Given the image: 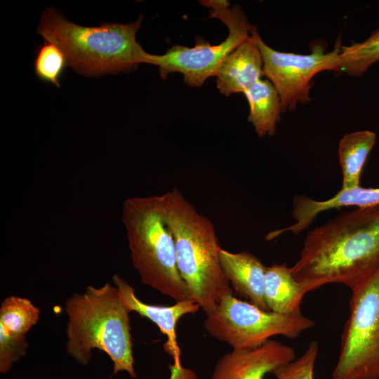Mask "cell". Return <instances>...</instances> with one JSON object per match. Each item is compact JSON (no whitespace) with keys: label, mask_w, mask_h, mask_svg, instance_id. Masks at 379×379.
Returning <instances> with one entry per match:
<instances>
[{"label":"cell","mask_w":379,"mask_h":379,"mask_svg":"<svg viewBox=\"0 0 379 379\" xmlns=\"http://www.w3.org/2000/svg\"><path fill=\"white\" fill-rule=\"evenodd\" d=\"M379 266V206L343 212L306 236L293 277L309 292L328 284L352 291Z\"/></svg>","instance_id":"obj_1"},{"label":"cell","mask_w":379,"mask_h":379,"mask_svg":"<svg viewBox=\"0 0 379 379\" xmlns=\"http://www.w3.org/2000/svg\"><path fill=\"white\" fill-rule=\"evenodd\" d=\"M161 197L162 214L175 242L177 266L190 299L208 314L221 299L233 294L220 262L213 224L177 189Z\"/></svg>","instance_id":"obj_2"},{"label":"cell","mask_w":379,"mask_h":379,"mask_svg":"<svg viewBox=\"0 0 379 379\" xmlns=\"http://www.w3.org/2000/svg\"><path fill=\"white\" fill-rule=\"evenodd\" d=\"M68 316L66 350L81 365H87L92 350L104 351L113 362V373L127 372L136 377L129 313L116 286L86 287L65 304Z\"/></svg>","instance_id":"obj_3"},{"label":"cell","mask_w":379,"mask_h":379,"mask_svg":"<svg viewBox=\"0 0 379 379\" xmlns=\"http://www.w3.org/2000/svg\"><path fill=\"white\" fill-rule=\"evenodd\" d=\"M142 19L140 15L128 24L84 27L47 8L37 32L62 49L68 66L77 72L87 77L100 76L133 71L142 63L145 51L135 39Z\"/></svg>","instance_id":"obj_4"},{"label":"cell","mask_w":379,"mask_h":379,"mask_svg":"<svg viewBox=\"0 0 379 379\" xmlns=\"http://www.w3.org/2000/svg\"><path fill=\"white\" fill-rule=\"evenodd\" d=\"M122 220L132 264L142 283L175 302L191 300L178 269L175 242L163 217L161 195L127 199Z\"/></svg>","instance_id":"obj_5"},{"label":"cell","mask_w":379,"mask_h":379,"mask_svg":"<svg viewBox=\"0 0 379 379\" xmlns=\"http://www.w3.org/2000/svg\"><path fill=\"white\" fill-rule=\"evenodd\" d=\"M200 4L209 8L211 16L227 27L228 35L224 41L213 45L199 38L194 47L176 45L163 55L145 51L142 58V63L157 66L163 79L173 72L182 74L184 81L191 87H200L208 78L216 76L225 59L251 36L253 27L238 5L230 6L225 0L201 1Z\"/></svg>","instance_id":"obj_6"},{"label":"cell","mask_w":379,"mask_h":379,"mask_svg":"<svg viewBox=\"0 0 379 379\" xmlns=\"http://www.w3.org/2000/svg\"><path fill=\"white\" fill-rule=\"evenodd\" d=\"M331 379H379V266L352 290Z\"/></svg>","instance_id":"obj_7"},{"label":"cell","mask_w":379,"mask_h":379,"mask_svg":"<svg viewBox=\"0 0 379 379\" xmlns=\"http://www.w3.org/2000/svg\"><path fill=\"white\" fill-rule=\"evenodd\" d=\"M314 326V321L301 312L264 310L234 294L224 296L204 322V329L211 337L233 349L255 348L275 335L295 338Z\"/></svg>","instance_id":"obj_8"},{"label":"cell","mask_w":379,"mask_h":379,"mask_svg":"<svg viewBox=\"0 0 379 379\" xmlns=\"http://www.w3.org/2000/svg\"><path fill=\"white\" fill-rule=\"evenodd\" d=\"M251 33L262 54L264 74L277 91L283 112L294 110L298 103L310 101L311 80L317 74L339 72L340 41L331 52L326 53L321 44H317L311 53L302 55L272 48L263 41L254 26Z\"/></svg>","instance_id":"obj_9"},{"label":"cell","mask_w":379,"mask_h":379,"mask_svg":"<svg viewBox=\"0 0 379 379\" xmlns=\"http://www.w3.org/2000/svg\"><path fill=\"white\" fill-rule=\"evenodd\" d=\"M295 359L293 348L270 339L251 349H233L217 361L209 379H265Z\"/></svg>","instance_id":"obj_10"},{"label":"cell","mask_w":379,"mask_h":379,"mask_svg":"<svg viewBox=\"0 0 379 379\" xmlns=\"http://www.w3.org/2000/svg\"><path fill=\"white\" fill-rule=\"evenodd\" d=\"M112 280L114 286L120 291L130 311L136 312L141 317L152 321L158 326L161 333L166 336L164 350L172 357V365L177 368H181L182 366L175 332L176 325L182 316L196 314L201 309L199 305L191 300L178 301L171 306L147 304L137 297L134 288L126 280L118 274H114Z\"/></svg>","instance_id":"obj_11"},{"label":"cell","mask_w":379,"mask_h":379,"mask_svg":"<svg viewBox=\"0 0 379 379\" xmlns=\"http://www.w3.org/2000/svg\"><path fill=\"white\" fill-rule=\"evenodd\" d=\"M379 206V187H362L360 185L340 190L331 199L317 201L305 195L293 199L291 215L295 222L291 226L270 232L266 239L272 240L288 232L298 234L306 230L317 215L333 208L354 206L365 208Z\"/></svg>","instance_id":"obj_12"},{"label":"cell","mask_w":379,"mask_h":379,"mask_svg":"<svg viewBox=\"0 0 379 379\" xmlns=\"http://www.w3.org/2000/svg\"><path fill=\"white\" fill-rule=\"evenodd\" d=\"M265 76L261 52L254 36L239 45L222 63L216 74V86L227 96L244 93Z\"/></svg>","instance_id":"obj_13"},{"label":"cell","mask_w":379,"mask_h":379,"mask_svg":"<svg viewBox=\"0 0 379 379\" xmlns=\"http://www.w3.org/2000/svg\"><path fill=\"white\" fill-rule=\"evenodd\" d=\"M220 262L233 290L252 304L270 311L264 296L267 267L256 256L247 251L232 253L222 248Z\"/></svg>","instance_id":"obj_14"},{"label":"cell","mask_w":379,"mask_h":379,"mask_svg":"<svg viewBox=\"0 0 379 379\" xmlns=\"http://www.w3.org/2000/svg\"><path fill=\"white\" fill-rule=\"evenodd\" d=\"M307 292V286L293 277L286 262L267 267L264 296L270 311L281 314L300 313V305Z\"/></svg>","instance_id":"obj_15"},{"label":"cell","mask_w":379,"mask_h":379,"mask_svg":"<svg viewBox=\"0 0 379 379\" xmlns=\"http://www.w3.org/2000/svg\"><path fill=\"white\" fill-rule=\"evenodd\" d=\"M249 105L248 117L260 136L273 135L282 111L279 95L269 80L260 79L244 93Z\"/></svg>","instance_id":"obj_16"},{"label":"cell","mask_w":379,"mask_h":379,"mask_svg":"<svg viewBox=\"0 0 379 379\" xmlns=\"http://www.w3.org/2000/svg\"><path fill=\"white\" fill-rule=\"evenodd\" d=\"M377 139L376 134L364 130L345 134L338 146L342 170V190L360 185L362 169Z\"/></svg>","instance_id":"obj_17"},{"label":"cell","mask_w":379,"mask_h":379,"mask_svg":"<svg viewBox=\"0 0 379 379\" xmlns=\"http://www.w3.org/2000/svg\"><path fill=\"white\" fill-rule=\"evenodd\" d=\"M379 61V29L364 41L342 46L339 53V72L353 77L365 73Z\"/></svg>","instance_id":"obj_18"},{"label":"cell","mask_w":379,"mask_h":379,"mask_svg":"<svg viewBox=\"0 0 379 379\" xmlns=\"http://www.w3.org/2000/svg\"><path fill=\"white\" fill-rule=\"evenodd\" d=\"M40 310L25 298H6L0 307V326L17 335H25L39 321Z\"/></svg>","instance_id":"obj_19"},{"label":"cell","mask_w":379,"mask_h":379,"mask_svg":"<svg viewBox=\"0 0 379 379\" xmlns=\"http://www.w3.org/2000/svg\"><path fill=\"white\" fill-rule=\"evenodd\" d=\"M67 58L62 49L52 41L44 40L36 53L34 72L41 81L60 87V79L67 66Z\"/></svg>","instance_id":"obj_20"},{"label":"cell","mask_w":379,"mask_h":379,"mask_svg":"<svg viewBox=\"0 0 379 379\" xmlns=\"http://www.w3.org/2000/svg\"><path fill=\"white\" fill-rule=\"evenodd\" d=\"M318 352L319 345L313 340L299 358L282 365L272 373L276 379H315L314 366Z\"/></svg>","instance_id":"obj_21"},{"label":"cell","mask_w":379,"mask_h":379,"mask_svg":"<svg viewBox=\"0 0 379 379\" xmlns=\"http://www.w3.org/2000/svg\"><path fill=\"white\" fill-rule=\"evenodd\" d=\"M28 343L25 335L12 333L0 326V372L6 373L26 354Z\"/></svg>","instance_id":"obj_22"},{"label":"cell","mask_w":379,"mask_h":379,"mask_svg":"<svg viewBox=\"0 0 379 379\" xmlns=\"http://www.w3.org/2000/svg\"><path fill=\"white\" fill-rule=\"evenodd\" d=\"M171 376L169 379H198L195 373L188 368H177L172 364L169 366Z\"/></svg>","instance_id":"obj_23"}]
</instances>
